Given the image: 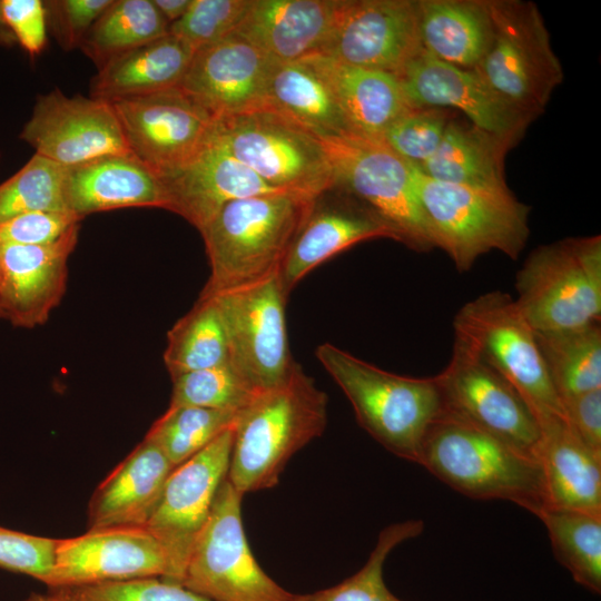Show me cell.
Wrapping results in <instances>:
<instances>
[{
    "label": "cell",
    "mask_w": 601,
    "mask_h": 601,
    "mask_svg": "<svg viewBox=\"0 0 601 601\" xmlns=\"http://www.w3.org/2000/svg\"><path fill=\"white\" fill-rule=\"evenodd\" d=\"M515 303L534 332L599 324L601 238H566L533 250L516 274Z\"/></svg>",
    "instance_id": "6"
},
{
    "label": "cell",
    "mask_w": 601,
    "mask_h": 601,
    "mask_svg": "<svg viewBox=\"0 0 601 601\" xmlns=\"http://www.w3.org/2000/svg\"><path fill=\"white\" fill-rule=\"evenodd\" d=\"M314 200L275 193L225 205L199 231L210 267L200 295L238 288L278 274Z\"/></svg>",
    "instance_id": "2"
},
{
    "label": "cell",
    "mask_w": 601,
    "mask_h": 601,
    "mask_svg": "<svg viewBox=\"0 0 601 601\" xmlns=\"http://www.w3.org/2000/svg\"><path fill=\"white\" fill-rule=\"evenodd\" d=\"M168 29L152 0H112L79 49L99 69L117 56L166 36Z\"/></svg>",
    "instance_id": "34"
},
{
    "label": "cell",
    "mask_w": 601,
    "mask_h": 601,
    "mask_svg": "<svg viewBox=\"0 0 601 601\" xmlns=\"http://www.w3.org/2000/svg\"><path fill=\"white\" fill-rule=\"evenodd\" d=\"M227 149L273 188L309 199L335 189L322 140L270 107L215 119Z\"/></svg>",
    "instance_id": "7"
},
{
    "label": "cell",
    "mask_w": 601,
    "mask_h": 601,
    "mask_svg": "<svg viewBox=\"0 0 601 601\" xmlns=\"http://www.w3.org/2000/svg\"><path fill=\"white\" fill-rule=\"evenodd\" d=\"M276 62L231 33L195 51L179 87L215 119L267 107Z\"/></svg>",
    "instance_id": "20"
},
{
    "label": "cell",
    "mask_w": 601,
    "mask_h": 601,
    "mask_svg": "<svg viewBox=\"0 0 601 601\" xmlns=\"http://www.w3.org/2000/svg\"><path fill=\"white\" fill-rule=\"evenodd\" d=\"M110 104L129 152L160 178L198 152L215 122L179 86Z\"/></svg>",
    "instance_id": "14"
},
{
    "label": "cell",
    "mask_w": 601,
    "mask_h": 601,
    "mask_svg": "<svg viewBox=\"0 0 601 601\" xmlns=\"http://www.w3.org/2000/svg\"><path fill=\"white\" fill-rule=\"evenodd\" d=\"M17 45L16 38L4 24L0 13V47H12Z\"/></svg>",
    "instance_id": "51"
},
{
    "label": "cell",
    "mask_w": 601,
    "mask_h": 601,
    "mask_svg": "<svg viewBox=\"0 0 601 601\" xmlns=\"http://www.w3.org/2000/svg\"><path fill=\"white\" fill-rule=\"evenodd\" d=\"M562 408L575 435L601 456V388L563 400Z\"/></svg>",
    "instance_id": "48"
},
{
    "label": "cell",
    "mask_w": 601,
    "mask_h": 601,
    "mask_svg": "<svg viewBox=\"0 0 601 601\" xmlns=\"http://www.w3.org/2000/svg\"><path fill=\"white\" fill-rule=\"evenodd\" d=\"M453 327L455 337L470 344L532 411L564 415L535 332L510 294L493 290L467 302L456 313Z\"/></svg>",
    "instance_id": "11"
},
{
    "label": "cell",
    "mask_w": 601,
    "mask_h": 601,
    "mask_svg": "<svg viewBox=\"0 0 601 601\" xmlns=\"http://www.w3.org/2000/svg\"><path fill=\"white\" fill-rule=\"evenodd\" d=\"M57 540L0 526V568L45 583L50 574Z\"/></svg>",
    "instance_id": "43"
},
{
    "label": "cell",
    "mask_w": 601,
    "mask_h": 601,
    "mask_svg": "<svg viewBox=\"0 0 601 601\" xmlns=\"http://www.w3.org/2000/svg\"><path fill=\"white\" fill-rule=\"evenodd\" d=\"M195 51L171 33L109 60L90 82V97L105 101L179 86Z\"/></svg>",
    "instance_id": "29"
},
{
    "label": "cell",
    "mask_w": 601,
    "mask_h": 601,
    "mask_svg": "<svg viewBox=\"0 0 601 601\" xmlns=\"http://www.w3.org/2000/svg\"><path fill=\"white\" fill-rule=\"evenodd\" d=\"M422 520H407L384 528L366 563L354 575L332 588L299 595L296 601H404L394 595L384 581V564L401 543L422 534Z\"/></svg>",
    "instance_id": "38"
},
{
    "label": "cell",
    "mask_w": 601,
    "mask_h": 601,
    "mask_svg": "<svg viewBox=\"0 0 601 601\" xmlns=\"http://www.w3.org/2000/svg\"><path fill=\"white\" fill-rule=\"evenodd\" d=\"M21 601H79V599L73 588H59L48 593H31Z\"/></svg>",
    "instance_id": "50"
},
{
    "label": "cell",
    "mask_w": 601,
    "mask_h": 601,
    "mask_svg": "<svg viewBox=\"0 0 601 601\" xmlns=\"http://www.w3.org/2000/svg\"><path fill=\"white\" fill-rule=\"evenodd\" d=\"M63 199L67 210L81 219L127 207L166 209L167 204L161 178L130 152L66 168Z\"/></svg>",
    "instance_id": "24"
},
{
    "label": "cell",
    "mask_w": 601,
    "mask_h": 601,
    "mask_svg": "<svg viewBox=\"0 0 601 601\" xmlns=\"http://www.w3.org/2000/svg\"><path fill=\"white\" fill-rule=\"evenodd\" d=\"M78 234L79 224L47 245L0 243V309L12 326H41L60 304Z\"/></svg>",
    "instance_id": "21"
},
{
    "label": "cell",
    "mask_w": 601,
    "mask_h": 601,
    "mask_svg": "<svg viewBox=\"0 0 601 601\" xmlns=\"http://www.w3.org/2000/svg\"><path fill=\"white\" fill-rule=\"evenodd\" d=\"M207 296L219 311L234 368L256 392L280 384L295 361L287 339V297L278 274Z\"/></svg>",
    "instance_id": "13"
},
{
    "label": "cell",
    "mask_w": 601,
    "mask_h": 601,
    "mask_svg": "<svg viewBox=\"0 0 601 601\" xmlns=\"http://www.w3.org/2000/svg\"><path fill=\"white\" fill-rule=\"evenodd\" d=\"M0 319H4V317H3V313H2V311H1V309H0Z\"/></svg>",
    "instance_id": "52"
},
{
    "label": "cell",
    "mask_w": 601,
    "mask_h": 601,
    "mask_svg": "<svg viewBox=\"0 0 601 601\" xmlns=\"http://www.w3.org/2000/svg\"><path fill=\"white\" fill-rule=\"evenodd\" d=\"M174 469L145 437L97 487L89 503V530L145 526Z\"/></svg>",
    "instance_id": "28"
},
{
    "label": "cell",
    "mask_w": 601,
    "mask_h": 601,
    "mask_svg": "<svg viewBox=\"0 0 601 601\" xmlns=\"http://www.w3.org/2000/svg\"><path fill=\"white\" fill-rule=\"evenodd\" d=\"M549 377L563 400L601 388L600 324L558 331L535 332Z\"/></svg>",
    "instance_id": "33"
},
{
    "label": "cell",
    "mask_w": 601,
    "mask_h": 601,
    "mask_svg": "<svg viewBox=\"0 0 601 601\" xmlns=\"http://www.w3.org/2000/svg\"><path fill=\"white\" fill-rule=\"evenodd\" d=\"M81 218L69 210H39L0 223V243L39 246L53 243Z\"/></svg>",
    "instance_id": "46"
},
{
    "label": "cell",
    "mask_w": 601,
    "mask_h": 601,
    "mask_svg": "<svg viewBox=\"0 0 601 601\" xmlns=\"http://www.w3.org/2000/svg\"><path fill=\"white\" fill-rule=\"evenodd\" d=\"M490 48L475 69L514 109L534 120L563 81L543 17L535 3L489 0Z\"/></svg>",
    "instance_id": "8"
},
{
    "label": "cell",
    "mask_w": 601,
    "mask_h": 601,
    "mask_svg": "<svg viewBox=\"0 0 601 601\" xmlns=\"http://www.w3.org/2000/svg\"><path fill=\"white\" fill-rule=\"evenodd\" d=\"M174 577L169 554L145 526L89 530L57 540L53 568L45 584L51 589Z\"/></svg>",
    "instance_id": "16"
},
{
    "label": "cell",
    "mask_w": 601,
    "mask_h": 601,
    "mask_svg": "<svg viewBox=\"0 0 601 601\" xmlns=\"http://www.w3.org/2000/svg\"><path fill=\"white\" fill-rule=\"evenodd\" d=\"M449 121L441 108H416L397 119L382 139L401 157L420 165L436 151Z\"/></svg>",
    "instance_id": "42"
},
{
    "label": "cell",
    "mask_w": 601,
    "mask_h": 601,
    "mask_svg": "<svg viewBox=\"0 0 601 601\" xmlns=\"http://www.w3.org/2000/svg\"><path fill=\"white\" fill-rule=\"evenodd\" d=\"M326 194V193H325ZM317 197L280 266L286 297L311 270L348 247L367 239H396L393 230L366 207Z\"/></svg>",
    "instance_id": "26"
},
{
    "label": "cell",
    "mask_w": 601,
    "mask_h": 601,
    "mask_svg": "<svg viewBox=\"0 0 601 601\" xmlns=\"http://www.w3.org/2000/svg\"><path fill=\"white\" fill-rule=\"evenodd\" d=\"M315 355L352 404L358 424L387 451L420 463L425 433L442 411L435 377L396 375L324 343Z\"/></svg>",
    "instance_id": "4"
},
{
    "label": "cell",
    "mask_w": 601,
    "mask_h": 601,
    "mask_svg": "<svg viewBox=\"0 0 601 601\" xmlns=\"http://www.w3.org/2000/svg\"><path fill=\"white\" fill-rule=\"evenodd\" d=\"M422 50L417 0H342L319 53L397 76Z\"/></svg>",
    "instance_id": "17"
},
{
    "label": "cell",
    "mask_w": 601,
    "mask_h": 601,
    "mask_svg": "<svg viewBox=\"0 0 601 601\" xmlns=\"http://www.w3.org/2000/svg\"><path fill=\"white\" fill-rule=\"evenodd\" d=\"M152 3L170 26L186 13L191 0H152Z\"/></svg>",
    "instance_id": "49"
},
{
    "label": "cell",
    "mask_w": 601,
    "mask_h": 601,
    "mask_svg": "<svg viewBox=\"0 0 601 601\" xmlns=\"http://www.w3.org/2000/svg\"><path fill=\"white\" fill-rule=\"evenodd\" d=\"M512 141L450 120L436 151L415 165L427 177L475 188L509 190L504 157Z\"/></svg>",
    "instance_id": "31"
},
{
    "label": "cell",
    "mask_w": 601,
    "mask_h": 601,
    "mask_svg": "<svg viewBox=\"0 0 601 601\" xmlns=\"http://www.w3.org/2000/svg\"><path fill=\"white\" fill-rule=\"evenodd\" d=\"M238 412L195 406L168 407L145 437L157 444L176 467L234 426Z\"/></svg>",
    "instance_id": "37"
},
{
    "label": "cell",
    "mask_w": 601,
    "mask_h": 601,
    "mask_svg": "<svg viewBox=\"0 0 601 601\" xmlns=\"http://www.w3.org/2000/svg\"><path fill=\"white\" fill-rule=\"evenodd\" d=\"M396 77L414 107L454 108L471 125L513 144L532 121L508 104L475 69L453 66L424 49Z\"/></svg>",
    "instance_id": "19"
},
{
    "label": "cell",
    "mask_w": 601,
    "mask_h": 601,
    "mask_svg": "<svg viewBox=\"0 0 601 601\" xmlns=\"http://www.w3.org/2000/svg\"><path fill=\"white\" fill-rule=\"evenodd\" d=\"M418 464L471 499L509 501L538 518L548 509L536 459L444 411L425 433Z\"/></svg>",
    "instance_id": "3"
},
{
    "label": "cell",
    "mask_w": 601,
    "mask_h": 601,
    "mask_svg": "<svg viewBox=\"0 0 601 601\" xmlns=\"http://www.w3.org/2000/svg\"><path fill=\"white\" fill-rule=\"evenodd\" d=\"M339 188L388 226L397 242L416 250L432 248L414 180V164L383 139L347 134L319 138Z\"/></svg>",
    "instance_id": "9"
},
{
    "label": "cell",
    "mask_w": 601,
    "mask_h": 601,
    "mask_svg": "<svg viewBox=\"0 0 601 601\" xmlns=\"http://www.w3.org/2000/svg\"><path fill=\"white\" fill-rule=\"evenodd\" d=\"M4 24L30 56L42 52L47 45V19L41 0H0Z\"/></svg>",
    "instance_id": "47"
},
{
    "label": "cell",
    "mask_w": 601,
    "mask_h": 601,
    "mask_svg": "<svg viewBox=\"0 0 601 601\" xmlns=\"http://www.w3.org/2000/svg\"><path fill=\"white\" fill-rule=\"evenodd\" d=\"M328 397L295 362L278 385L257 392L234 425L227 479L240 493L277 485L289 459L327 425Z\"/></svg>",
    "instance_id": "1"
},
{
    "label": "cell",
    "mask_w": 601,
    "mask_h": 601,
    "mask_svg": "<svg viewBox=\"0 0 601 601\" xmlns=\"http://www.w3.org/2000/svg\"><path fill=\"white\" fill-rule=\"evenodd\" d=\"M540 426V462L548 508L601 516V456L572 431L564 415L533 411Z\"/></svg>",
    "instance_id": "25"
},
{
    "label": "cell",
    "mask_w": 601,
    "mask_h": 601,
    "mask_svg": "<svg viewBox=\"0 0 601 601\" xmlns=\"http://www.w3.org/2000/svg\"><path fill=\"white\" fill-rule=\"evenodd\" d=\"M267 106L318 138L352 134L331 89L304 60L274 65L268 81Z\"/></svg>",
    "instance_id": "32"
},
{
    "label": "cell",
    "mask_w": 601,
    "mask_h": 601,
    "mask_svg": "<svg viewBox=\"0 0 601 601\" xmlns=\"http://www.w3.org/2000/svg\"><path fill=\"white\" fill-rule=\"evenodd\" d=\"M65 170V167L35 154L0 184V223L31 211L67 210Z\"/></svg>",
    "instance_id": "39"
},
{
    "label": "cell",
    "mask_w": 601,
    "mask_h": 601,
    "mask_svg": "<svg viewBox=\"0 0 601 601\" xmlns=\"http://www.w3.org/2000/svg\"><path fill=\"white\" fill-rule=\"evenodd\" d=\"M79 601H211L185 587L158 578L73 588Z\"/></svg>",
    "instance_id": "44"
},
{
    "label": "cell",
    "mask_w": 601,
    "mask_h": 601,
    "mask_svg": "<svg viewBox=\"0 0 601 601\" xmlns=\"http://www.w3.org/2000/svg\"><path fill=\"white\" fill-rule=\"evenodd\" d=\"M414 180L433 247L444 250L456 269L497 250L516 259L529 238V207L509 190L432 179L414 165Z\"/></svg>",
    "instance_id": "5"
},
{
    "label": "cell",
    "mask_w": 601,
    "mask_h": 601,
    "mask_svg": "<svg viewBox=\"0 0 601 601\" xmlns=\"http://www.w3.org/2000/svg\"><path fill=\"white\" fill-rule=\"evenodd\" d=\"M173 380L169 407L240 411L257 393L229 363L187 372Z\"/></svg>",
    "instance_id": "40"
},
{
    "label": "cell",
    "mask_w": 601,
    "mask_h": 601,
    "mask_svg": "<svg viewBox=\"0 0 601 601\" xmlns=\"http://www.w3.org/2000/svg\"><path fill=\"white\" fill-rule=\"evenodd\" d=\"M161 180L166 210L181 216L199 231L235 199L283 193L235 158L214 127L198 152Z\"/></svg>",
    "instance_id": "22"
},
{
    "label": "cell",
    "mask_w": 601,
    "mask_h": 601,
    "mask_svg": "<svg viewBox=\"0 0 601 601\" xmlns=\"http://www.w3.org/2000/svg\"><path fill=\"white\" fill-rule=\"evenodd\" d=\"M228 362L224 325L211 296L199 295L167 333L164 363L171 378Z\"/></svg>",
    "instance_id": "35"
},
{
    "label": "cell",
    "mask_w": 601,
    "mask_h": 601,
    "mask_svg": "<svg viewBox=\"0 0 601 601\" xmlns=\"http://www.w3.org/2000/svg\"><path fill=\"white\" fill-rule=\"evenodd\" d=\"M553 553L572 579L594 594L601 593V516L548 508L539 515Z\"/></svg>",
    "instance_id": "36"
},
{
    "label": "cell",
    "mask_w": 601,
    "mask_h": 601,
    "mask_svg": "<svg viewBox=\"0 0 601 601\" xmlns=\"http://www.w3.org/2000/svg\"><path fill=\"white\" fill-rule=\"evenodd\" d=\"M342 0H250L234 35L277 63L319 53Z\"/></svg>",
    "instance_id": "23"
},
{
    "label": "cell",
    "mask_w": 601,
    "mask_h": 601,
    "mask_svg": "<svg viewBox=\"0 0 601 601\" xmlns=\"http://www.w3.org/2000/svg\"><path fill=\"white\" fill-rule=\"evenodd\" d=\"M249 3L250 0H191L186 13L169 26L168 32L197 51L230 36Z\"/></svg>",
    "instance_id": "41"
},
{
    "label": "cell",
    "mask_w": 601,
    "mask_h": 601,
    "mask_svg": "<svg viewBox=\"0 0 601 601\" xmlns=\"http://www.w3.org/2000/svg\"><path fill=\"white\" fill-rule=\"evenodd\" d=\"M19 138L36 155L65 168L106 155L129 152L109 101L67 96L58 88L38 95Z\"/></svg>",
    "instance_id": "18"
},
{
    "label": "cell",
    "mask_w": 601,
    "mask_h": 601,
    "mask_svg": "<svg viewBox=\"0 0 601 601\" xmlns=\"http://www.w3.org/2000/svg\"><path fill=\"white\" fill-rule=\"evenodd\" d=\"M422 48L463 69H476L493 36L489 0H417Z\"/></svg>",
    "instance_id": "30"
},
{
    "label": "cell",
    "mask_w": 601,
    "mask_h": 601,
    "mask_svg": "<svg viewBox=\"0 0 601 601\" xmlns=\"http://www.w3.org/2000/svg\"><path fill=\"white\" fill-rule=\"evenodd\" d=\"M233 442L234 426L176 466L145 524L169 554L174 583L180 584L194 543L227 477Z\"/></svg>",
    "instance_id": "15"
},
{
    "label": "cell",
    "mask_w": 601,
    "mask_h": 601,
    "mask_svg": "<svg viewBox=\"0 0 601 601\" xmlns=\"http://www.w3.org/2000/svg\"><path fill=\"white\" fill-rule=\"evenodd\" d=\"M434 377L442 411L536 459L540 426L532 408L470 344L455 337L447 366Z\"/></svg>",
    "instance_id": "12"
},
{
    "label": "cell",
    "mask_w": 601,
    "mask_h": 601,
    "mask_svg": "<svg viewBox=\"0 0 601 601\" xmlns=\"http://www.w3.org/2000/svg\"><path fill=\"white\" fill-rule=\"evenodd\" d=\"M112 0H47V28L65 51L79 49L88 31Z\"/></svg>",
    "instance_id": "45"
},
{
    "label": "cell",
    "mask_w": 601,
    "mask_h": 601,
    "mask_svg": "<svg viewBox=\"0 0 601 601\" xmlns=\"http://www.w3.org/2000/svg\"><path fill=\"white\" fill-rule=\"evenodd\" d=\"M300 60L328 86L352 134L382 139L397 119L416 109L395 75L345 65L321 53Z\"/></svg>",
    "instance_id": "27"
},
{
    "label": "cell",
    "mask_w": 601,
    "mask_h": 601,
    "mask_svg": "<svg viewBox=\"0 0 601 601\" xmlns=\"http://www.w3.org/2000/svg\"><path fill=\"white\" fill-rule=\"evenodd\" d=\"M240 494L226 477L190 551L180 585L211 601H296L268 577L252 553Z\"/></svg>",
    "instance_id": "10"
}]
</instances>
